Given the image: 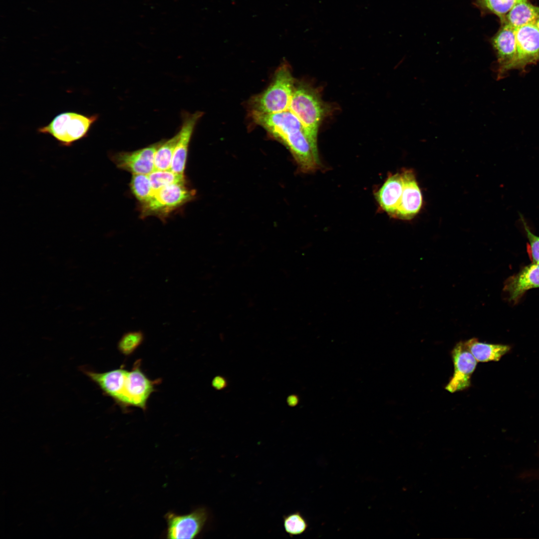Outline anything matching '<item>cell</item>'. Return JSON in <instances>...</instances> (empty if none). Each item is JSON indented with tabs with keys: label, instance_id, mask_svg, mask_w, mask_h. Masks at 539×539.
I'll return each mask as SVG.
<instances>
[{
	"label": "cell",
	"instance_id": "cell-21",
	"mask_svg": "<svg viewBox=\"0 0 539 539\" xmlns=\"http://www.w3.org/2000/svg\"><path fill=\"white\" fill-rule=\"evenodd\" d=\"M148 176L154 191L170 184L186 180L184 175L176 173L171 169L154 170Z\"/></svg>",
	"mask_w": 539,
	"mask_h": 539
},
{
	"label": "cell",
	"instance_id": "cell-19",
	"mask_svg": "<svg viewBox=\"0 0 539 539\" xmlns=\"http://www.w3.org/2000/svg\"><path fill=\"white\" fill-rule=\"evenodd\" d=\"M179 132L167 140H162L154 157L155 170L170 169L172 158L179 139Z\"/></svg>",
	"mask_w": 539,
	"mask_h": 539
},
{
	"label": "cell",
	"instance_id": "cell-26",
	"mask_svg": "<svg viewBox=\"0 0 539 539\" xmlns=\"http://www.w3.org/2000/svg\"><path fill=\"white\" fill-rule=\"evenodd\" d=\"M287 403L290 406H295L297 403V398L296 396L290 395L287 398Z\"/></svg>",
	"mask_w": 539,
	"mask_h": 539
},
{
	"label": "cell",
	"instance_id": "cell-11",
	"mask_svg": "<svg viewBox=\"0 0 539 539\" xmlns=\"http://www.w3.org/2000/svg\"><path fill=\"white\" fill-rule=\"evenodd\" d=\"M490 41L497 59V78L500 79L507 72L516 54V28L507 23H501L499 30Z\"/></svg>",
	"mask_w": 539,
	"mask_h": 539
},
{
	"label": "cell",
	"instance_id": "cell-16",
	"mask_svg": "<svg viewBox=\"0 0 539 539\" xmlns=\"http://www.w3.org/2000/svg\"><path fill=\"white\" fill-rule=\"evenodd\" d=\"M469 350L477 362L497 361L511 349L507 345L481 342L473 338L465 341Z\"/></svg>",
	"mask_w": 539,
	"mask_h": 539
},
{
	"label": "cell",
	"instance_id": "cell-13",
	"mask_svg": "<svg viewBox=\"0 0 539 539\" xmlns=\"http://www.w3.org/2000/svg\"><path fill=\"white\" fill-rule=\"evenodd\" d=\"M404 188L399 204L393 217L401 219H412L420 211L422 204L421 191L411 170L402 172Z\"/></svg>",
	"mask_w": 539,
	"mask_h": 539
},
{
	"label": "cell",
	"instance_id": "cell-9",
	"mask_svg": "<svg viewBox=\"0 0 539 539\" xmlns=\"http://www.w3.org/2000/svg\"><path fill=\"white\" fill-rule=\"evenodd\" d=\"M454 373L445 389L451 393L462 391L471 386V378L477 361L466 346L465 341L457 343L451 351Z\"/></svg>",
	"mask_w": 539,
	"mask_h": 539
},
{
	"label": "cell",
	"instance_id": "cell-23",
	"mask_svg": "<svg viewBox=\"0 0 539 539\" xmlns=\"http://www.w3.org/2000/svg\"><path fill=\"white\" fill-rule=\"evenodd\" d=\"M143 339V334L140 331L127 332L119 341L118 348L123 354L129 355L140 345Z\"/></svg>",
	"mask_w": 539,
	"mask_h": 539
},
{
	"label": "cell",
	"instance_id": "cell-8",
	"mask_svg": "<svg viewBox=\"0 0 539 539\" xmlns=\"http://www.w3.org/2000/svg\"><path fill=\"white\" fill-rule=\"evenodd\" d=\"M208 518V511L203 507L184 515L168 513L165 516L167 523V538L195 539L202 531Z\"/></svg>",
	"mask_w": 539,
	"mask_h": 539
},
{
	"label": "cell",
	"instance_id": "cell-22",
	"mask_svg": "<svg viewBox=\"0 0 539 539\" xmlns=\"http://www.w3.org/2000/svg\"><path fill=\"white\" fill-rule=\"evenodd\" d=\"M284 531L290 537L304 533L308 528V524L299 512L283 516Z\"/></svg>",
	"mask_w": 539,
	"mask_h": 539
},
{
	"label": "cell",
	"instance_id": "cell-24",
	"mask_svg": "<svg viewBox=\"0 0 539 539\" xmlns=\"http://www.w3.org/2000/svg\"><path fill=\"white\" fill-rule=\"evenodd\" d=\"M526 236L529 240L528 251L534 263L539 264V236L534 234L530 230L524 217L521 215Z\"/></svg>",
	"mask_w": 539,
	"mask_h": 539
},
{
	"label": "cell",
	"instance_id": "cell-20",
	"mask_svg": "<svg viewBox=\"0 0 539 539\" xmlns=\"http://www.w3.org/2000/svg\"><path fill=\"white\" fill-rule=\"evenodd\" d=\"M130 187L132 193L140 205L147 202L154 192L148 175L132 174Z\"/></svg>",
	"mask_w": 539,
	"mask_h": 539
},
{
	"label": "cell",
	"instance_id": "cell-12",
	"mask_svg": "<svg viewBox=\"0 0 539 539\" xmlns=\"http://www.w3.org/2000/svg\"><path fill=\"white\" fill-rule=\"evenodd\" d=\"M203 114L200 111L194 113L182 112V125L170 168L176 173L184 175L190 142L196 125Z\"/></svg>",
	"mask_w": 539,
	"mask_h": 539
},
{
	"label": "cell",
	"instance_id": "cell-7",
	"mask_svg": "<svg viewBox=\"0 0 539 539\" xmlns=\"http://www.w3.org/2000/svg\"><path fill=\"white\" fill-rule=\"evenodd\" d=\"M516 54L507 72L513 69H524L539 60V29L536 22L516 28Z\"/></svg>",
	"mask_w": 539,
	"mask_h": 539
},
{
	"label": "cell",
	"instance_id": "cell-17",
	"mask_svg": "<svg viewBox=\"0 0 539 539\" xmlns=\"http://www.w3.org/2000/svg\"><path fill=\"white\" fill-rule=\"evenodd\" d=\"M539 16V6L531 3L529 0L517 2L500 23H506L515 28L536 22Z\"/></svg>",
	"mask_w": 539,
	"mask_h": 539
},
{
	"label": "cell",
	"instance_id": "cell-10",
	"mask_svg": "<svg viewBox=\"0 0 539 539\" xmlns=\"http://www.w3.org/2000/svg\"><path fill=\"white\" fill-rule=\"evenodd\" d=\"M161 142L134 151L115 153L111 159L118 168L132 174L149 175L155 170V154Z\"/></svg>",
	"mask_w": 539,
	"mask_h": 539
},
{
	"label": "cell",
	"instance_id": "cell-18",
	"mask_svg": "<svg viewBox=\"0 0 539 539\" xmlns=\"http://www.w3.org/2000/svg\"><path fill=\"white\" fill-rule=\"evenodd\" d=\"M521 0H474L473 4L480 10L483 15H496L501 22L512 8Z\"/></svg>",
	"mask_w": 539,
	"mask_h": 539
},
{
	"label": "cell",
	"instance_id": "cell-27",
	"mask_svg": "<svg viewBox=\"0 0 539 539\" xmlns=\"http://www.w3.org/2000/svg\"><path fill=\"white\" fill-rule=\"evenodd\" d=\"M536 24L539 29V16H538V18L536 21Z\"/></svg>",
	"mask_w": 539,
	"mask_h": 539
},
{
	"label": "cell",
	"instance_id": "cell-4",
	"mask_svg": "<svg viewBox=\"0 0 539 539\" xmlns=\"http://www.w3.org/2000/svg\"><path fill=\"white\" fill-rule=\"evenodd\" d=\"M98 118L97 114L86 115L75 111L63 112L56 115L47 125L39 127L37 132L49 135L60 145L68 147L87 137Z\"/></svg>",
	"mask_w": 539,
	"mask_h": 539
},
{
	"label": "cell",
	"instance_id": "cell-2",
	"mask_svg": "<svg viewBox=\"0 0 539 539\" xmlns=\"http://www.w3.org/2000/svg\"><path fill=\"white\" fill-rule=\"evenodd\" d=\"M288 110L299 119L309 141L317 148V133L325 114L318 93L307 84L295 83Z\"/></svg>",
	"mask_w": 539,
	"mask_h": 539
},
{
	"label": "cell",
	"instance_id": "cell-6",
	"mask_svg": "<svg viewBox=\"0 0 539 539\" xmlns=\"http://www.w3.org/2000/svg\"><path fill=\"white\" fill-rule=\"evenodd\" d=\"M140 363H136L132 370L127 371L122 395L118 404L123 409L132 406L145 410L148 400L159 382L149 379L141 370Z\"/></svg>",
	"mask_w": 539,
	"mask_h": 539
},
{
	"label": "cell",
	"instance_id": "cell-14",
	"mask_svg": "<svg viewBox=\"0 0 539 539\" xmlns=\"http://www.w3.org/2000/svg\"><path fill=\"white\" fill-rule=\"evenodd\" d=\"M538 287H539V264L533 263L511 276L507 280L504 290L508 293L509 299L516 303L528 290Z\"/></svg>",
	"mask_w": 539,
	"mask_h": 539
},
{
	"label": "cell",
	"instance_id": "cell-5",
	"mask_svg": "<svg viewBox=\"0 0 539 539\" xmlns=\"http://www.w3.org/2000/svg\"><path fill=\"white\" fill-rule=\"evenodd\" d=\"M196 192L186 181L175 183L155 191L146 203L140 204L142 217L155 216L164 219L195 198Z\"/></svg>",
	"mask_w": 539,
	"mask_h": 539
},
{
	"label": "cell",
	"instance_id": "cell-15",
	"mask_svg": "<svg viewBox=\"0 0 539 539\" xmlns=\"http://www.w3.org/2000/svg\"><path fill=\"white\" fill-rule=\"evenodd\" d=\"M404 188L402 173L390 176L376 194L380 207L393 216L399 204Z\"/></svg>",
	"mask_w": 539,
	"mask_h": 539
},
{
	"label": "cell",
	"instance_id": "cell-1",
	"mask_svg": "<svg viewBox=\"0 0 539 539\" xmlns=\"http://www.w3.org/2000/svg\"><path fill=\"white\" fill-rule=\"evenodd\" d=\"M254 122L290 151L300 169L315 171L319 166L317 148L311 144L297 117L289 110L271 113H251Z\"/></svg>",
	"mask_w": 539,
	"mask_h": 539
},
{
	"label": "cell",
	"instance_id": "cell-3",
	"mask_svg": "<svg viewBox=\"0 0 539 539\" xmlns=\"http://www.w3.org/2000/svg\"><path fill=\"white\" fill-rule=\"evenodd\" d=\"M295 85L290 67L282 63L268 88L250 100L251 112L271 114L288 110Z\"/></svg>",
	"mask_w": 539,
	"mask_h": 539
},
{
	"label": "cell",
	"instance_id": "cell-25",
	"mask_svg": "<svg viewBox=\"0 0 539 539\" xmlns=\"http://www.w3.org/2000/svg\"><path fill=\"white\" fill-rule=\"evenodd\" d=\"M212 386L216 390H221L228 386V381L225 377L218 375L213 378Z\"/></svg>",
	"mask_w": 539,
	"mask_h": 539
}]
</instances>
